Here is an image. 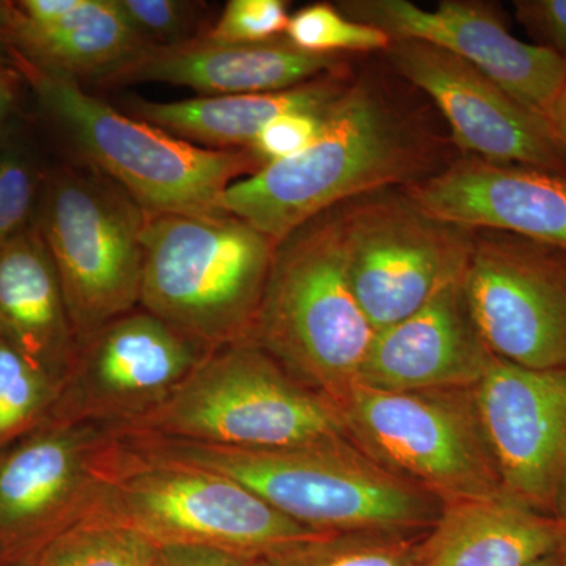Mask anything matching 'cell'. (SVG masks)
I'll use <instances>...</instances> for the list:
<instances>
[{"mask_svg":"<svg viewBox=\"0 0 566 566\" xmlns=\"http://www.w3.org/2000/svg\"><path fill=\"white\" fill-rule=\"evenodd\" d=\"M3 17H6V9L3 3H0V40H3Z\"/></svg>","mask_w":566,"mask_h":566,"instance_id":"cell-38","label":"cell"},{"mask_svg":"<svg viewBox=\"0 0 566 566\" xmlns=\"http://www.w3.org/2000/svg\"><path fill=\"white\" fill-rule=\"evenodd\" d=\"M528 566H564L562 564L560 554H558V549L554 551V553L547 554L546 557L539 558V560L534 562V564Z\"/></svg>","mask_w":566,"mask_h":566,"instance_id":"cell-37","label":"cell"},{"mask_svg":"<svg viewBox=\"0 0 566 566\" xmlns=\"http://www.w3.org/2000/svg\"><path fill=\"white\" fill-rule=\"evenodd\" d=\"M345 70L340 55L311 54L285 39L221 43L207 36L172 48H144L98 84H170L200 96L285 91Z\"/></svg>","mask_w":566,"mask_h":566,"instance_id":"cell-19","label":"cell"},{"mask_svg":"<svg viewBox=\"0 0 566 566\" xmlns=\"http://www.w3.org/2000/svg\"><path fill=\"white\" fill-rule=\"evenodd\" d=\"M46 174L21 134L0 129V248L35 222Z\"/></svg>","mask_w":566,"mask_h":566,"instance_id":"cell-27","label":"cell"},{"mask_svg":"<svg viewBox=\"0 0 566 566\" xmlns=\"http://www.w3.org/2000/svg\"><path fill=\"white\" fill-rule=\"evenodd\" d=\"M147 216L92 167L46 174L35 226L61 279L77 342L140 307Z\"/></svg>","mask_w":566,"mask_h":566,"instance_id":"cell-9","label":"cell"},{"mask_svg":"<svg viewBox=\"0 0 566 566\" xmlns=\"http://www.w3.org/2000/svg\"><path fill=\"white\" fill-rule=\"evenodd\" d=\"M335 210L353 292L375 331L463 282L475 232L428 214L405 189L367 193Z\"/></svg>","mask_w":566,"mask_h":566,"instance_id":"cell-10","label":"cell"},{"mask_svg":"<svg viewBox=\"0 0 566 566\" xmlns=\"http://www.w3.org/2000/svg\"><path fill=\"white\" fill-rule=\"evenodd\" d=\"M117 433L243 450L345 436L335 405L252 342L212 349L159 408Z\"/></svg>","mask_w":566,"mask_h":566,"instance_id":"cell-6","label":"cell"},{"mask_svg":"<svg viewBox=\"0 0 566 566\" xmlns=\"http://www.w3.org/2000/svg\"><path fill=\"white\" fill-rule=\"evenodd\" d=\"M145 48H172L207 33V3L191 0H115Z\"/></svg>","mask_w":566,"mask_h":566,"instance_id":"cell-29","label":"cell"},{"mask_svg":"<svg viewBox=\"0 0 566 566\" xmlns=\"http://www.w3.org/2000/svg\"><path fill=\"white\" fill-rule=\"evenodd\" d=\"M91 516L158 547H211L252 560L323 535L297 526L232 476L156 455L126 438Z\"/></svg>","mask_w":566,"mask_h":566,"instance_id":"cell-7","label":"cell"},{"mask_svg":"<svg viewBox=\"0 0 566 566\" xmlns=\"http://www.w3.org/2000/svg\"><path fill=\"white\" fill-rule=\"evenodd\" d=\"M346 70L323 74L285 91L248 95L197 96L182 102L132 98L123 112L216 150H248L264 126L290 112H322L344 93Z\"/></svg>","mask_w":566,"mask_h":566,"instance_id":"cell-23","label":"cell"},{"mask_svg":"<svg viewBox=\"0 0 566 566\" xmlns=\"http://www.w3.org/2000/svg\"><path fill=\"white\" fill-rule=\"evenodd\" d=\"M430 144L368 82H349L324 114L322 134L293 158L234 181L218 210L274 244L315 216L430 177Z\"/></svg>","mask_w":566,"mask_h":566,"instance_id":"cell-1","label":"cell"},{"mask_svg":"<svg viewBox=\"0 0 566 566\" xmlns=\"http://www.w3.org/2000/svg\"><path fill=\"white\" fill-rule=\"evenodd\" d=\"M59 129L91 164L151 214H219L218 202L234 181L262 169L251 150H216L180 139L102 102L80 81L18 57Z\"/></svg>","mask_w":566,"mask_h":566,"instance_id":"cell-4","label":"cell"},{"mask_svg":"<svg viewBox=\"0 0 566 566\" xmlns=\"http://www.w3.org/2000/svg\"><path fill=\"white\" fill-rule=\"evenodd\" d=\"M557 521L560 523L562 536H560V545H558V554H560L562 564L566 566V499L564 504L560 505L557 512Z\"/></svg>","mask_w":566,"mask_h":566,"instance_id":"cell-36","label":"cell"},{"mask_svg":"<svg viewBox=\"0 0 566 566\" xmlns=\"http://www.w3.org/2000/svg\"><path fill=\"white\" fill-rule=\"evenodd\" d=\"M14 102V82L10 70L0 59V129L3 128Z\"/></svg>","mask_w":566,"mask_h":566,"instance_id":"cell-35","label":"cell"},{"mask_svg":"<svg viewBox=\"0 0 566 566\" xmlns=\"http://www.w3.org/2000/svg\"><path fill=\"white\" fill-rule=\"evenodd\" d=\"M560 536L557 517L504 493L452 502L424 532L417 566H528L557 551Z\"/></svg>","mask_w":566,"mask_h":566,"instance_id":"cell-22","label":"cell"},{"mask_svg":"<svg viewBox=\"0 0 566 566\" xmlns=\"http://www.w3.org/2000/svg\"><path fill=\"white\" fill-rule=\"evenodd\" d=\"M126 439L156 455L232 476L281 515L315 534H422L444 506L365 455L346 436L268 450Z\"/></svg>","mask_w":566,"mask_h":566,"instance_id":"cell-2","label":"cell"},{"mask_svg":"<svg viewBox=\"0 0 566 566\" xmlns=\"http://www.w3.org/2000/svg\"><path fill=\"white\" fill-rule=\"evenodd\" d=\"M390 63L444 114L463 156L566 175V158L545 115L528 109L486 74L434 44L392 39Z\"/></svg>","mask_w":566,"mask_h":566,"instance_id":"cell-14","label":"cell"},{"mask_svg":"<svg viewBox=\"0 0 566 566\" xmlns=\"http://www.w3.org/2000/svg\"><path fill=\"white\" fill-rule=\"evenodd\" d=\"M375 334L353 292L335 208L275 244L249 342L337 405L359 385Z\"/></svg>","mask_w":566,"mask_h":566,"instance_id":"cell-3","label":"cell"},{"mask_svg":"<svg viewBox=\"0 0 566 566\" xmlns=\"http://www.w3.org/2000/svg\"><path fill=\"white\" fill-rule=\"evenodd\" d=\"M463 292L495 359L538 370L566 367V249L475 232Z\"/></svg>","mask_w":566,"mask_h":566,"instance_id":"cell-12","label":"cell"},{"mask_svg":"<svg viewBox=\"0 0 566 566\" xmlns=\"http://www.w3.org/2000/svg\"><path fill=\"white\" fill-rule=\"evenodd\" d=\"M0 338L61 386L80 346L35 222L0 248Z\"/></svg>","mask_w":566,"mask_h":566,"instance_id":"cell-21","label":"cell"},{"mask_svg":"<svg viewBox=\"0 0 566 566\" xmlns=\"http://www.w3.org/2000/svg\"><path fill=\"white\" fill-rule=\"evenodd\" d=\"M212 349L136 308L80 342L52 417L120 431L159 408Z\"/></svg>","mask_w":566,"mask_h":566,"instance_id":"cell-13","label":"cell"},{"mask_svg":"<svg viewBox=\"0 0 566 566\" xmlns=\"http://www.w3.org/2000/svg\"><path fill=\"white\" fill-rule=\"evenodd\" d=\"M117 431L51 417L0 449V565L32 566L92 515L120 455Z\"/></svg>","mask_w":566,"mask_h":566,"instance_id":"cell-11","label":"cell"},{"mask_svg":"<svg viewBox=\"0 0 566 566\" xmlns=\"http://www.w3.org/2000/svg\"><path fill=\"white\" fill-rule=\"evenodd\" d=\"M0 566H3V565H0Z\"/></svg>","mask_w":566,"mask_h":566,"instance_id":"cell-39","label":"cell"},{"mask_svg":"<svg viewBox=\"0 0 566 566\" xmlns=\"http://www.w3.org/2000/svg\"><path fill=\"white\" fill-rule=\"evenodd\" d=\"M3 9V40L17 57L74 81L98 84L145 48L115 0H22Z\"/></svg>","mask_w":566,"mask_h":566,"instance_id":"cell-20","label":"cell"},{"mask_svg":"<svg viewBox=\"0 0 566 566\" xmlns=\"http://www.w3.org/2000/svg\"><path fill=\"white\" fill-rule=\"evenodd\" d=\"M337 9L390 39L424 41L463 59L545 117L565 80L560 55L516 39L488 3L442 0L424 10L408 0H345Z\"/></svg>","mask_w":566,"mask_h":566,"instance_id":"cell-16","label":"cell"},{"mask_svg":"<svg viewBox=\"0 0 566 566\" xmlns=\"http://www.w3.org/2000/svg\"><path fill=\"white\" fill-rule=\"evenodd\" d=\"M335 408L357 449L442 505L504 493L475 387L395 392L357 385Z\"/></svg>","mask_w":566,"mask_h":566,"instance_id":"cell-8","label":"cell"},{"mask_svg":"<svg viewBox=\"0 0 566 566\" xmlns=\"http://www.w3.org/2000/svg\"><path fill=\"white\" fill-rule=\"evenodd\" d=\"M475 397L504 494L556 517L566 499V367L494 359Z\"/></svg>","mask_w":566,"mask_h":566,"instance_id":"cell-15","label":"cell"},{"mask_svg":"<svg viewBox=\"0 0 566 566\" xmlns=\"http://www.w3.org/2000/svg\"><path fill=\"white\" fill-rule=\"evenodd\" d=\"M326 111L279 115L264 126L248 150L252 151L262 167L300 155L322 134Z\"/></svg>","mask_w":566,"mask_h":566,"instance_id":"cell-31","label":"cell"},{"mask_svg":"<svg viewBox=\"0 0 566 566\" xmlns=\"http://www.w3.org/2000/svg\"><path fill=\"white\" fill-rule=\"evenodd\" d=\"M428 214L472 232H502L566 249V175L463 156L406 186Z\"/></svg>","mask_w":566,"mask_h":566,"instance_id":"cell-17","label":"cell"},{"mask_svg":"<svg viewBox=\"0 0 566 566\" xmlns=\"http://www.w3.org/2000/svg\"><path fill=\"white\" fill-rule=\"evenodd\" d=\"M423 535L424 532L316 535L253 558L251 566H417Z\"/></svg>","mask_w":566,"mask_h":566,"instance_id":"cell-24","label":"cell"},{"mask_svg":"<svg viewBox=\"0 0 566 566\" xmlns=\"http://www.w3.org/2000/svg\"><path fill=\"white\" fill-rule=\"evenodd\" d=\"M290 17L285 0H230L203 36L221 43H263L285 35Z\"/></svg>","mask_w":566,"mask_h":566,"instance_id":"cell-30","label":"cell"},{"mask_svg":"<svg viewBox=\"0 0 566 566\" xmlns=\"http://www.w3.org/2000/svg\"><path fill=\"white\" fill-rule=\"evenodd\" d=\"M515 11L536 44L566 61V0H517Z\"/></svg>","mask_w":566,"mask_h":566,"instance_id":"cell-32","label":"cell"},{"mask_svg":"<svg viewBox=\"0 0 566 566\" xmlns=\"http://www.w3.org/2000/svg\"><path fill=\"white\" fill-rule=\"evenodd\" d=\"M62 386L0 338V449L50 420Z\"/></svg>","mask_w":566,"mask_h":566,"instance_id":"cell-26","label":"cell"},{"mask_svg":"<svg viewBox=\"0 0 566 566\" xmlns=\"http://www.w3.org/2000/svg\"><path fill=\"white\" fill-rule=\"evenodd\" d=\"M140 307L193 340L221 348L251 338L275 244L219 214L147 216Z\"/></svg>","mask_w":566,"mask_h":566,"instance_id":"cell-5","label":"cell"},{"mask_svg":"<svg viewBox=\"0 0 566 566\" xmlns=\"http://www.w3.org/2000/svg\"><path fill=\"white\" fill-rule=\"evenodd\" d=\"M252 558L200 546H161L153 566H251Z\"/></svg>","mask_w":566,"mask_h":566,"instance_id":"cell-33","label":"cell"},{"mask_svg":"<svg viewBox=\"0 0 566 566\" xmlns=\"http://www.w3.org/2000/svg\"><path fill=\"white\" fill-rule=\"evenodd\" d=\"M156 551L132 528L88 516L52 539L32 566H153Z\"/></svg>","mask_w":566,"mask_h":566,"instance_id":"cell-25","label":"cell"},{"mask_svg":"<svg viewBox=\"0 0 566 566\" xmlns=\"http://www.w3.org/2000/svg\"><path fill=\"white\" fill-rule=\"evenodd\" d=\"M285 39L311 54L340 55L349 52H386V32L352 20L329 3H312L290 17Z\"/></svg>","mask_w":566,"mask_h":566,"instance_id":"cell-28","label":"cell"},{"mask_svg":"<svg viewBox=\"0 0 566 566\" xmlns=\"http://www.w3.org/2000/svg\"><path fill=\"white\" fill-rule=\"evenodd\" d=\"M495 357L469 311L463 282L401 322L376 331L359 385L374 389H469Z\"/></svg>","mask_w":566,"mask_h":566,"instance_id":"cell-18","label":"cell"},{"mask_svg":"<svg viewBox=\"0 0 566 566\" xmlns=\"http://www.w3.org/2000/svg\"><path fill=\"white\" fill-rule=\"evenodd\" d=\"M546 118L566 158V74L560 88H558L556 98L551 104Z\"/></svg>","mask_w":566,"mask_h":566,"instance_id":"cell-34","label":"cell"}]
</instances>
